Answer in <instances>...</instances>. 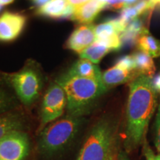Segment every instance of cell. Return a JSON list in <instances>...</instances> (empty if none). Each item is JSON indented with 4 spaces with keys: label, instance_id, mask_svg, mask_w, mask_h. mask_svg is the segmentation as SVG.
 Listing matches in <instances>:
<instances>
[{
    "label": "cell",
    "instance_id": "obj_1",
    "mask_svg": "<svg viewBox=\"0 0 160 160\" xmlns=\"http://www.w3.org/2000/svg\"><path fill=\"white\" fill-rule=\"evenodd\" d=\"M157 93L151 78L148 76L139 75L130 83L124 142L127 152L145 142L149 122L157 105Z\"/></svg>",
    "mask_w": 160,
    "mask_h": 160
},
{
    "label": "cell",
    "instance_id": "obj_2",
    "mask_svg": "<svg viewBox=\"0 0 160 160\" xmlns=\"http://www.w3.org/2000/svg\"><path fill=\"white\" fill-rule=\"evenodd\" d=\"M56 82L62 87L67 97L68 115L84 117L108 91L101 80L63 75Z\"/></svg>",
    "mask_w": 160,
    "mask_h": 160
},
{
    "label": "cell",
    "instance_id": "obj_3",
    "mask_svg": "<svg viewBox=\"0 0 160 160\" xmlns=\"http://www.w3.org/2000/svg\"><path fill=\"white\" fill-rule=\"evenodd\" d=\"M85 119L68 115L47 125L40 131L38 151L41 155L51 157L59 154L77 137Z\"/></svg>",
    "mask_w": 160,
    "mask_h": 160
},
{
    "label": "cell",
    "instance_id": "obj_4",
    "mask_svg": "<svg viewBox=\"0 0 160 160\" xmlns=\"http://www.w3.org/2000/svg\"><path fill=\"white\" fill-rule=\"evenodd\" d=\"M117 124L111 118H102L90 131L76 160H108L119 150Z\"/></svg>",
    "mask_w": 160,
    "mask_h": 160
},
{
    "label": "cell",
    "instance_id": "obj_5",
    "mask_svg": "<svg viewBox=\"0 0 160 160\" xmlns=\"http://www.w3.org/2000/svg\"><path fill=\"white\" fill-rule=\"evenodd\" d=\"M18 99L26 107L33 105L39 98L45 82L39 64L28 59L20 71L7 74Z\"/></svg>",
    "mask_w": 160,
    "mask_h": 160
},
{
    "label": "cell",
    "instance_id": "obj_6",
    "mask_svg": "<svg viewBox=\"0 0 160 160\" xmlns=\"http://www.w3.org/2000/svg\"><path fill=\"white\" fill-rule=\"evenodd\" d=\"M66 108L67 97L65 91L59 83L53 82L46 91L42 102L39 131L61 117Z\"/></svg>",
    "mask_w": 160,
    "mask_h": 160
},
{
    "label": "cell",
    "instance_id": "obj_7",
    "mask_svg": "<svg viewBox=\"0 0 160 160\" xmlns=\"http://www.w3.org/2000/svg\"><path fill=\"white\" fill-rule=\"evenodd\" d=\"M29 151L28 135L23 131L11 132L0 139V160H25Z\"/></svg>",
    "mask_w": 160,
    "mask_h": 160
},
{
    "label": "cell",
    "instance_id": "obj_8",
    "mask_svg": "<svg viewBox=\"0 0 160 160\" xmlns=\"http://www.w3.org/2000/svg\"><path fill=\"white\" fill-rule=\"evenodd\" d=\"M27 24L25 15L5 11L0 16V42H11L22 34Z\"/></svg>",
    "mask_w": 160,
    "mask_h": 160
},
{
    "label": "cell",
    "instance_id": "obj_9",
    "mask_svg": "<svg viewBox=\"0 0 160 160\" xmlns=\"http://www.w3.org/2000/svg\"><path fill=\"white\" fill-rule=\"evenodd\" d=\"M95 26L81 25L72 32L65 44L66 48L80 53L96 41Z\"/></svg>",
    "mask_w": 160,
    "mask_h": 160
},
{
    "label": "cell",
    "instance_id": "obj_10",
    "mask_svg": "<svg viewBox=\"0 0 160 160\" xmlns=\"http://www.w3.org/2000/svg\"><path fill=\"white\" fill-rule=\"evenodd\" d=\"M73 11L74 8L70 5L67 0H50L38 8L36 13L39 17L53 19H71Z\"/></svg>",
    "mask_w": 160,
    "mask_h": 160
},
{
    "label": "cell",
    "instance_id": "obj_11",
    "mask_svg": "<svg viewBox=\"0 0 160 160\" xmlns=\"http://www.w3.org/2000/svg\"><path fill=\"white\" fill-rule=\"evenodd\" d=\"M105 8H107L105 4L99 0H90L83 5L74 8L71 19L82 25H89Z\"/></svg>",
    "mask_w": 160,
    "mask_h": 160
},
{
    "label": "cell",
    "instance_id": "obj_12",
    "mask_svg": "<svg viewBox=\"0 0 160 160\" xmlns=\"http://www.w3.org/2000/svg\"><path fill=\"white\" fill-rule=\"evenodd\" d=\"M26 126V120L22 113L15 110L0 114V139L10 133L23 131Z\"/></svg>",
    "mask_w": 160,
    "mask_h": 160
},
{
    "label": "cell",
    "instance_id": "obj_13",
    "mask_svg": "<svg viewBox=\"0 0 160 160\" xmlns=\"http://www.w3.org/2000/svg\"><path fill=\"white\" fill-rule=\"evenodd\" d=\"M139 73L135 71H127L114 65L102 73V82L108 89L132 81L138 77Z\"/></svg>",
    "mask_w": 160,
    "mask_h": 160
},
{
    "label": "cell",
    "instance_id": "obj_14",
    "mask_svg": "<svg viewBox=\"0 0 160 160\" xmlns=\"http://www.w3.org/2000/svg\"><path fill=\"white\" fill-rule=\"evenodd\" d=\"M18 100L7 73H0V114L17 108L19 105Z\"/></svg>",
    "mask_w": 160,
    "mask_h": 160
},
{
    "label": "cell",
    "instance_id": "obj_15",
    "mask_svg": "<svg viewBox=\"0 0 160 160\" xmlns=\"http://www.w3.org/2000/svg\"><path fill=\"white\" fill-rule=\"evenodd\" d=\"M65 74L69 77L89 78L102 81V73L99 68L89 60L82 58L76 61Z\"/></svg>",
    "mask_w": 160,
    "mask_h": 160
},
{
    "label": "cell",
    "instance_id": "obj_16",
    "mask_svg": "<svg viewBox=\"0 0 160 160\" xmlns=\"http://www.w3.org/2000/svg\"><path fill=\"white\" fill-rule=\"evenodd\" d=\"M126 28L127 27L120 21L119 18L99 24L94 28L96 41L105 39L115 34L120 35Z\"/></svg>",
    "mask_w": 160,
    "mask_h": 160
},
{
    "label": "cell",
    "instance_id": "obj_17",
    "mask_svg": "<svg viewBox=\"0 0 160 160\" xmlns=\"http://www.w3.org/2000/svg\"><path fill=\"white\" fill-rule=\"evenodd\" d=\"M136 64V71L139 74H142L151 77L154 73L156 68L153 59L145 52L139 50L133 55Z\"/></svg>",
    "mask_w": 160,
    "mask_h": 160
},
{
    "label": "cell",
    "instance_id": "obj_18",
    "mask_svg": "<svg viewBox=\"0 0 160 160\" xmlns=\"http://www.w3.org/2000/svg\"><path fill=\"white\" fill-rule=\"evenodd\" d=\"M137 45L139 50L147 53L152 58L160 57V41L153 37L148 30L140 36Z\"/></svg>",
    "mask_w": 160,
    "mask_h": 160
},
{
    "label": "cell",
    "instance_id": "obj_19",
    "mask_svg": "<svg viewBox=\"0 0 160 160\" xmlns=\"http://www.w3.org/2000/svg\"><path fill=\"white\" fill-rule=\"evenodd\" d=\"M112 51L109 48L99 41H95L79 54L80 58L91 61L97 65L108 53Z\"/></svg>",
    "mask_w": 160,
    "mask_h": 160
},
{
    "label": "cell",
    "instance_id": "obj_20",
    "mask_svg": "<svg viewBox=\"0 0 160 160\" xmlns=\"http://www.w3.org/2000/svg\"><path fill=\"white\" fill-rule=\"evenodd\" d=\"M116 66L127 71H136V64L132 56H125L119 58L115 64ZM138 73V72H137Z\"/></svg>",
    "mask_w": 160,
    "mask_h": 160
},
{
    "label": "cell",
    "instance_id": "obj_21",
    "mask_svg": "<svg viewBox=\"0 0 160 160\" xmlns=\"http://www.w3.org/2000/svg\"><path fill=\"white\" fill-rule=\"evenodd\" d=\"M155 146L160 153V102L158 107L155 120Z\"/></svg>",
    "mask_w": 160,
    "mask_h": 160
},
{
    "label": "cell",
    "instance_id": "obj_22",
    "mask_svg": "<svg viewBox=\"0 0 160 160\" xmlns=\"http://www.w3.org/2000/svg\"><path fill=\"white\" fill-rule=\"evenodd\" d=\"M143 148V154L145 156V160H160V153H154V151L152 150L151 146L148 145V143L145 141V142L142 145Z\"/></svg>",
    "mask_w": 160,
    "mask_h": 160
},
{
    "label": "cell",
    "instance_id": "obj_23",
    "mask_svg": "<svg viewBox=\"0 0 160 160\" xmlns=\"http://www.w3.org/2000/svg\"><path fill=\"white\" fill-rule=\"evenodd\" d=\"M105 3L107 8H112L114 9H122L125 8L124 0H99Z\"/></svg>",
    "mask_w": 160,
    "mask_h": 160
},
{
    "label": "cell",
    "instance_id": "obj_24",
    "mask_svg": "<svg viewBox=\"0 0 160 160\" xmlns=\"http://www.w3.org/2000/svg\"><path fill=\"white\" fill-rule=\"evenodd\" d=\"M151 82L155 91L160 93V73L153 77V79H151Z\"/></svg>",
    "mask_w": 160,
    "mask_h": 160
},
{
    "label": "cell",
    "instance_id": "obj_25",
    "mask_svg": "<svg viewBox=\"0 0 160 160\" xmlns=\"http://www.w3.org/2000/svg\"><path fill=\"white\" fill-rule=\"evenodd\" d=\"M67 1L70 5L73 6V8H76L81 5H83V4H85L86 2H89L90 0H67Z\"/></svg>",
    "mask_w": 160,
    "mask_h": 160
},
{
    "label": "cell",
    "instance_id": "obj_26",
    "mask_svg": "<svg viewBox=\"0 0 160 160\" xmlns=\"http://www.w3.org/2000/svg\"><path fill=\"white\" fill-rule=\"evenodd\" d=\"M117 160H131V159H130V158L128 157V155L126 154L125 151H119Z\"/></svg>",
    "mask_w": 160,
    "mask_h": 160
},
{
    "label": "cell",
    "instance_id": "obj_27",
    "mask_svg": "<svg viewBox=\"0 0 160 160\" xmlns=\"http://www.w3.org/2000/svg\"><path fill=\"white\" fill-rule=\"evenodd\" d=\"M32 1H33V2L34 3L35 5L38 6V8H39L45 5L48 2H49L50 0H32Z\"/></svg>",
    "mask_w": 160,
    "mask_h": 160
},
{
    "label": "cell",
    "instance_id": "obj_28",
    "mask_svg": "<svg viewBox=\"0 0 160 160\" xmlns=\"http://www.w3.org/2000/svg\"><path fill=\"white\" fill-rule=\"evenodd\" d=\"M139 0H124V4H125V7H128V6L134 5L135 4L138 2Z\"/></svg>",
    "mask_w": 160,
    "mask_h": 160
},
{
    "label": "cell",
    "instance_id": "obj_29",
    "mask_svg": "<svg viewBox=\"0 0 160 160\" xmlns=\"http://www.w3.org/2000/svg\"><path fill=\"white\" fill-rule=\"evenodd\" d=\"M14 0H0V6L2 7V6L8 5L9 4H11Z\"/></svg>",
    "mask_w": 160,
    "mask_h": 160
},
{
    "label": "cell",
    "instance_id": "obj_30",
    "mask_svg": "<svg viewBox=\"0 0 160 160\" xmlns=\"http://www.w3.org/2000/svg\"><path fill=\"white\" fill-rule=\"evenodd\" d=\"M119 153V150H117V151H115L114 153H113V154H112L111 157H110V158L108 160H117Z\"/></svg>",
    "mask_w": 160,
    "mask_h": 160
},
{
    "label": "cell",
    "instance_id": "obj_31",
    "mask_svg": "<svg viewBox=\"0 0 160 160\" xmlns=\"http://www.w3.org/2000/svg\"><path fill=\"white\" fill-rule=\"evenodd\" d=\"M148 1L152 9H153V8H154L157 4L160 3V0H148Z\"/></svg>",
    "mask_w": 160,
    "mask_h": 160
},
{
    "label": "cell",
    "instance_id": "obj_32",
    "mask_svg": "<svg viewBox=\"0 0 160 160\" xmlns=\"http://www.w3.org/2000/svg\"><path fill=\"white\" fill-rule=\"evenodd\" d=\"M1 8H2V7H1V6H0V9H1Z\"/></svg>",
    "mask_w": 160,
    "mask_h": 160
}]
</instances>
